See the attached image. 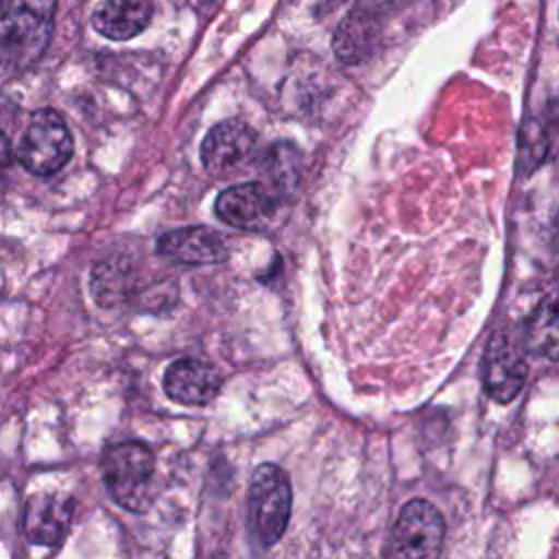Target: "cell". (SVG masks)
Masks as SVG:
<instances>
[{"mask_svg":"<svg viewBox=\"0 0 559 559\" xmlns=\"http://www.w3.org/2000/svg\"><path fill=\"white\" fill-rule=\"evenodd\" d=\"M526 345L531 352L555 358L557 356V312L555 301L548 299L539 306L526 325Z\"/></svg>","mask_w":559,"mask_h":559,"instance_id":"cell-15","label":"cell"},{"mask_svg":"<svg viewBox=\"0 0 559 559\" xmlns=\"http://www.w3.org/2000/svg\"><path fill=\"white\" fill-rule=\"evenodd\" d=\"M153 15L151 0H105L92 15V26L107 39H131L146 28Z\"/></svg>","mask_w":559,"mask_h":559,"instance_id":"cell-13","label":"cell"},{"mask_svg":"<svg viewBox=\"0 0 559 559\" xmlns=\"http://www.w3.org/2000/svg\"><path fill=\"white\" fill-rule=\"evenodd\" d=\"M72 135L63 118L52 109H39L31 116V122L17 146V159L33 175H52L72 157Z\"/></svg>","mask_w":559,"mask_h":559,"instance_id":"cell-4","label":"cell"},{"mask_svg":"<svg viewBox=\"0 0 559 559\" xmlns=\"http://www.w3.org/2000/svg\"><path fill=\"white\" fill-rule=\"evenodd\" d=\"M443 515L428 500H411L402 507L386 555L395 557H437L443 546Z\"/></svg>","mask_w":559,"mask_h":559,"instance_id":"cell-5","label":"cell"},{"mask_svg":"<svg viewBox=\"0 0 559 559\" xmlns=\"http://www.w3.org/2000/svg\"><path fill=\"white\" fill-rule=\"evenodd\" d=\"M526 378V362L520 345L509 332H496L483 358V384L491 400L511 402Z\"/></svg>","mask_w":559,"mask_h":559,"instance_id":"cell-6","label":"cell"},{"mask_svg":"<svg viewBox=\"0 0 559 559\" xmlns=\"http://www.w3.org/2000/svg\"><path fill=\"white\" fill-rule=\"evenodd\" d=\"M214 207L216 216L231 227L262 229L275 212V199L260 181H249L223 190Z\"/></svg>","mask_w":559,"mask_h":559,"instance_id":"cell-8","label":"cell"},{"mask_svg":"<svg viewBox=\"0 0 559 559\" xmlns=\"http://www.w3.org/2000/svg\"><path fill=\"white\" fill-rule=\"evenodd\" d=\"M255 148V131L242 120H223L207 131L201 144V164L212 177L238 170Z\"/></svg>","mask_w":559,"mask_h":559,"instance_id":"cell-7","label":"cell"},{"mask_svg":"<svg viewBox=\"0 0 559 559\" xmlns=\"http://www.w3.org/2000/svg\"><path fill=\"white\" fill-rule=\"evenodd\" d=\"M57 0H0V61L11 70L33 66L52 33Z\"/></svg>","mask_w":559,"mask_h":559,"instance_id":"cell-1","label":"cell"},{"mask_svg":"<svg viewBox=\"0 0 559 559\" xmlns=\"http://www.w3.org/2000/svg\"><path fill=\"white\" fill-rule=\"evenodd\" d=\"M11 164V142L7 133L0 131V173Z\"/></svg>","mask_w":559,"mask_h":559,"instance_id":"cell-16","label":"cell"},{"mask_svg":"<svg viewBox=\"0 0 559 559\" xmlns=\"http://www.w3.org/2000/svg\"><path fill=\"white\" fill-rule=\"evenodd\" d=\"M103 480L109 496L129 511H144L153 498L155 459L140 441L114 443L103 454Z\"/></svg>","mask_w":559,"mask_h":559,"instance_id":"cell-3","label":"cell"},{"mask_svg":"<svg viewBox=\"0 0 559 559\" xmlns=\"http://www.w3.org/2000/svg\"><path fill=\"white\" fill-rule=\"evenodd\" d=\"M221 376L197 358H179L164 373V391L170 400L188 406H203L216 397Z\"/></svg>","mask_w":559,"mask_h":559,"instance_id":"cell-10","label":"cell"},{"mask_svg":"<svg viewBox=\"0 0 559 559\" xmlns=\"http://www.w3.org/2000/svg\"><path fill=\"white\" fill-rule=\"evenodd\" d=\"M72 520V500L59 493H35L24 504L22 533L31 544L57 546Z\"/></svg>","mask_w":559,"mask_h":559,"instance_id":"cell-9","label":"cell"},{"mask_svg":"<svg viewBox=\"0 0 559 559\" xmlns=\"http://www.w3.org/2000/svg\"><path fill=\"white\" fill-rule=\"evenodd\" d=\"M131 264L122 258H109L92 271V293L100 306H116L131 293Z\"/></svg>","mask_w":559,"mask_h":559,"instance_id":"cell-14","label":"cell"},{"mask_svg":"<svg viewBox=\"0 0 559 559\" xmlns=\"http://www.w3.org/2000/svg\"><path fill=\"white\" fill-rule=\"evenodd\" d=\"M384 9L371 0H356L352 13L334 33V52L343 63H360L373 48L378 37V11Z\"/></svg>","mask_w":559,"mask_h":559,"instance_id":"cell-12","label":"cell"},{"mask_svg":"<svg viewBox=\"0 0 559 559\" xmlns=\"http://www.w3.org/2000/svg\"><path fill=\"white\" fill-rule=\"evenodd\" d=\"M293 489L286 472L273 463L255 467L247 498L249 537L258 548L277 544L288 526Z\"/></svg>","mask_w":559,"mask_h":559,"instance_id":"cell-2","label":"cell"},{"mask_svg":"<svg viewBox=\"0 0 559 559\" xmlns=\"http://www.w3.org/2000/svg\"><path fill=\"white\" fill-rule=\"evenodd\" d=\"M159 255L179 264H216L227 258L225 240L207 227H181L157 240Z\"/></svg>","mask_w":559,"mask_h":559,"instance_id":"cell-11","label":"cell"}]
</instances>
